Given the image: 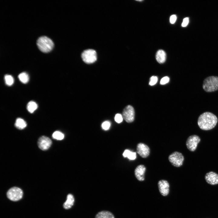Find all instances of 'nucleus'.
<instances>
[{"mask_svg": "<svg viewBox=\"0 0 218 218\" xmlns=\"http://www.w3.org/2000/svg\"><path fill=\"white\" fill-rule=\"evenodd\" d=\"M168 160L172 165L175 167H179L183 165L184 157L181 153L175 151L169 156Z\"/></svg>", "mask_w": 218, "mask_h": 218, "instance_id": "39448f33", "label": "nucleus"}, {"mask_svg": "<svg viewBox=\"0 0 218 218\" xmlns=\"http://www.w3.org/2000/svg\"><path fill=\"white\" fill-rule=\"evenodd\" d=\"M123 155L124 157H127L130 160H134L136 158V153L132 152L128 150H125Z\"/></svg>", "mask_w": 218, "mask_h": 218, "instance_id": "a211bd4d", "label": "nucleus"}, {"mask_svg": "<svg viewBox=\"0 0 218 218\" xmlns=\"http://www.w3.org/2000/svg\"><path fill=\"white\" fill-rule=\"evenodd\" d=\"M52 143L51 140L48 137L45 136L41 137L39 139L38 142L39 147L43 150L48 149Z\"/></svg>", "mask_w": 218, "mask_h": 218, "instance_id": "9d476101", "label": "nucleus"}, {"mask_svg": "<svg viewBox=\"0 0 218 218\" xmlns=\"http://www.w3.org/2000/svg\"><path fill=\"white\" fill-rule=\"evenodd\" d=\"M101 126L103 129L106 130L109 128L110 126V123L109 121H105L102 124Z\"/></svg>", "mask_w": 218, "mask_h": 218, "instance_id": "393cba45", "label": "nucleus"}, {"mask_svg": "<svg viewBox=\"0 0 218 218\" xmlns=\"http://www.w3.org/2000/svg\"><path fill=\"white\" fill-rule=\"evenodd\" d=\"M15 126L18 129L22 130L26 127L27 124L23 119L19 118L16 119L15 123Z\"/></svg>", "mask_w": 218, "mask_h": 218, "instance_id": "f3484780", "label": "nucleus"}, {"mask_svg": "<svg viewBox=\"0 0 218 218\" xmlns=\"http://www.w3.org/2000/svg\"><path fill=\"white\" fill-rule=\"evenodd\" d=\"M137 1H141L142 0H137Z\"/></svg>", "mask_w": 218, "mask_h": 218, "instance_id": "c85d7f7f", "label": "nucleus"}, {"mask_svg": "<svg viewBox=\"0 0 218 218\" xmlns=\"http://www.w3.org/2000/svg\"><path fill=\"white\" fill-rule=\"evenodd\" d=\"M177 19V16L175 15H171L170 17V23L172 24H174Z\"/></svg>", "mask_w": 218, "mask_h": 218, "instance_id": "cd10ccee", "label": "nucleus"}, {"mask_svg": "<svg viewBox=\"0 0 218 218\" xmlns=\"http://www.w3.org/2000/svg\"><path fill=\"white\" fill-rule=\"evenodd\" d=\"M146 171V167L143 165L138 166L134 170L135 176L138 180L143 181L144 180V173Z\"/></svg>", "mask_w": 218, "mask_h": 218, "instance_id": "ddd939ff", "label": "nucleus"}, {"mask_svg": "<svg viewBox=\"0 0 218 218\" xmlns=\"http://www.w3.org/2000/svg\"><path fill=\"white\" fill-rule=\"evenodd\" d=\"M158 186L160 193L163 196H167L169 192V184L165 180H162L158 183Z\"/></svg>", "mask_w": 218, "mask_h": 218, "instance_id": "9b49d317", "label": "nucleus"}, {"mask_svg": "<svg viewBox=\"0 0 218 218\" xmlns=\"http://www.w3.org/2000/svg\"><path fill=\"white\" fill-rule=\"evenodd\" d=\"M189 22V19L188 17H186L183 19L181 25L183 27L186 26L188 24Z\"/></svg>", "mask_w": 218, "mask_h": 218, "instance_id": "bb28decb", "label": "nucleus"}, {"mask_svg": "<svg viewBox=\"0 0 218 218\" xmlns=\"http://www.w3.org/2000/svg\"><path fill=\"white\" fill-rule=\"evenodd\" d=\"M169 78L168 77H164L161 79L160 84L162 85L165 84L169 82Z\"/></svg>", "mask_w": 218, "mask_h": 218, "instance_id": "a878e982", "label": "nucleus"}, {"mask_svg": "<svg viewBox=\"0 0 218 218\" xmlns=\"http://www.w3.org/2000/svg\"><path fill=\"white\" fill-rule=\"evenodd\" d=\"M122 115L120 114H117L115 115L114 119L116 122L120 123L123 120Z\"/></svg>", "mask_w": 218, "mask_h": 218, "instance_id": "5701e85b", "label": "nucleus"}, {"mask_svg": "<svg viewBox=\"0 0 218 218\" xmlns=\"http://www.w3.org/2000/svg\"><path fill=\"white\" fill-rule=\"evenodd\" d=\"M136 149L137 153L142 158H146L149 155V147L147 145L143 143H140L138 144Z\"/></svg>", "mask_w": 218, "mask_h": 218, "instance_id": "1a4fd4ad", "label": "nucleus"}, {"mask_svg": "<svg viewBox=\"0 0 218 218\" xmlns=\"http://www.w3.org/2000/svg\"><path fill=\"white\" fill-rule=\"evenodd\" d=\"M205 178L206 182L211 185L218 184V174L216 173L210 171L205 175Z\"/></svg>", "mask_w": 218, "mask_h": 218, "instance_id": "f8f14e48", "label": "nucleus"}, {"mask_svg": "<svg viewBox=\"0 0 218 218\" xmlns=\"http://www.w3.org/2000/svg\"><path fill=\"white\" fill-rule=\"evenodd\" d=\"M158 78L157 76H152L150 79L149 83V84L151 86H153L155 85L157 82Z\"/></svg>", "mask_w": 218, "mask_h": 218, "instance_id": "b1692460", "label": "nucleus"}, {"mask_svg": "<svg viewBox=\"0 0 218 218\" xmlns=\"http://www.w3.org/2000/svg\"><path fill=\"white\" fill-rule=\"evenodd\" d=\"M200 141L199 136L196 135L190 136L186 142V145L187 149L191 151H194L196 149L198 144Z\"/></svg>", "mask_w": 218, "mask_h": 218, "instance_id": "0eeeda50", "label": "nucleus"}, {"mask_svg": "<svg viewBox=\"0 0 218 218\" xmlns=\"http://www.w3.org/2000/svg\"><path fill=\"white\" fill-rule=\"evenodd\" d=\"M5 80L6 84L8 86H10L13 84L14 82L13 77L11 75L6 74L5 76Z\"/></svg>", "mask_w": 218, "mask_h": 218, "instance_id": "412c9836", "label": "nucleus"}, {"mask_svg": "<svg viewBox=\"0 0 218 218\" xmlns=\"http://www.w3.org/2000/svg\"><path fill=\"white\" fill-rule=\"evenodd\" d=\"M18 78L22 83H27L29 81V77L28 74L25 72H23L19 74Z\"/></svg>", "mask_w": 218, "mask_h": 218, "instance_id": "aec40b11", "label": "nucleus"}, {"mask_svg": "<svg viewBox=\"0 0 218 218\" xmlns=\"http://www.w3.org/2000/svg\"><path fill=\"white\" fill-rule=\"evenodd\" d=\"M53 138L57 140H61L64 138V135L61 132L59 131H55L53 133L52 135Z\"/></svg>", "mask_w": 218, "mask_h": 218, "instance_id": "4be33fe9", "label": "nucleus"}, {"mask_svg": "<svg viewBox=\"0 0 218 218\" xmlns=\"http://www.w3.org/2000/svg\"><path fill=\"white\" fill-rule=\"evenodd\" d=\"M74 202V198L73 195L71 193L68 194L67 200L63 203V207L66 210L70 209L73 205Z\"/></svg>", "mask_w": 218, "mask_h": 218, "instance_id": "4468645a", "label": "nucleus"}, {"mask_svg": "<svg viewBox=\"0 0 218 218\" xmlns=\"http://www.w3.org/2000/svg\"><path fill=\"white\" fill-rule=\"evenodd\" d=\"M203 88L206 92H210L218 90V77L210 76L205 78L203 84Z\"/></svg>", "mask_w": 218, "mask_h": 218, "instance_id": "f03ea898", "label": "nucleus"}, {"mask_svg": "<svg viewBox=\"0 0 218 218\" xmlns=\"http://www.w3.org/2000/svg\"><path fill=\"white\" fill-rule=\"evenodd\" d=\"M134 111L133 107L130 105L127 106L124 109L122 116L124 120L127 123L132 122L134 118Z\"/></svg>", "mask_w": 218, "mask_h": 218, "instance_id": "6e6552de", "label": "nucleus"}, {"mask_svg": "<svg viewBox=\"0 0 218 218\" xmlns=\"http://www.w3.org/2000/svg\"><path fill=\"white\" fill-rule=\"evenodd\" d=\"M217 122L218 118L215 114L210 112H206L199 116L197 124L201 129L207 130L214 128Z\"/></svg>", "mask_w": 218, "mask_h": 218, "instance_id": "f257e3e1", "label": "nucleus"}, {"mask_svg": "<svg viewBox=\"0 0 218 218\" xmlns=\"http://www.w3.org/2000/svg\"><path fill=\"white\" fill-rule=\"evenodd\" d=\"M37 107L38 105L36 103L32 101L29 102L27 105V110L31 113H33Z\"/></svg>", "mask_w": 218, "mask_h": 218, "instance_id": "6ab92c4d", "label": "nucleus"}, {"mask_svg": "<svg viewBox=\"0 0 218 218\" xmlns=\"http://www.w3.org/2000/svg\"><path fill=\"white\" fill-rule=\"evenodd\" d=\"M23 194V191L21 189L14 187H11L8 190L6 195L10 200L17 201L22 199Z\"/></svg>", "mask_w": 218, "mask_h": 218, "instance_id": "20e7f679", "label": "nucleus"}, {"mask_svg": "<svg viewBox=\"0 0 218 218\" xmlns=\"http://www.w3.org/2000/svg\"><path fill=\"white\" fill-rule=\"evenodd\" d=\"M81 57L82 60L85 63H92L95 62L97 59V53L93 49H87L82 52Z\"/></svg>", "mask_w": 218, "mask_h": 218, "instance_id": "423d86ee", "label": "nucleus"}, {"mask_svg": "<svg viewBox=\"0 0 218 218\" xmlns=\"http://www.w3.org/2000/svg\"><path fill=\"white\" fill-rule=\"evenodd\" d=\"M166 58L165 52L162 50H159L157 52L156 58L157 61L159 63H163L165 62Z\"/></svg>", "mask_w": 218, "mask_h": 218, "instance_id": "2eb2a0df", "label": "nucleus"}, {"mask_svg": "<svg viewBox=\"0 0 218 218\" xmlns=\"http://www.w3.org/2000/svg\"><path fill=\"white\" fill-rule=\"evenodd\" d=\"M37 45L39 49L44 53L50 51L54 46L52 41L46 36L40 37L37 40Z\"/></svg>", "mask_w": 218, "mask_h": 218, "instance_id": "7ed1b4c3", "label": "nucleus"}, {"mask_svg": "<svg viewBox=\"0 0 218 218\" xmlns=\"http://www.w3.org/2000/svg\"><path fill=\"white\" fill-rule=\"evenodd\" d=\"M95 218H115L114 215L110 212L102 211L99 212L96 215Z\"/></svg>", "mask_w": 218, "mask_h": 218, "instance_id": "dca6fc26", "label": "nucleus"}]
</instances>
